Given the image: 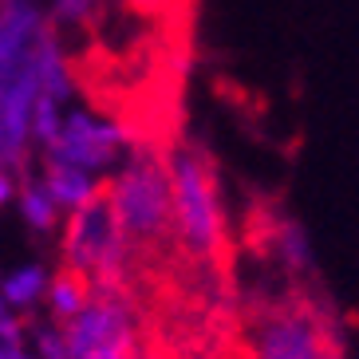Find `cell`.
Instances as JSON below:
<instances>
[{"instance_id": "1", "label": "cell", "mask_w": 359, "mask_h": 359, "mask_svg": "<svg viewBox=\"0 0 359 359\" xmlns=\"http://www.w3.org/2000/svg\"><path fill=\"white\" fill-rule=\"evenodd\" d=\"M166 178H170L174 257L198 264L205 273H222L233 253V229H229L222 178H217L213 158L190 138H170Z\"/></svg>"}, {"instance_id": "2", "label": "cell", "mask_w": 359, "mask_h": 359, "mask_svg": "<svg viewBox=\"0 0 359 359\" xmlns=\"http://www.w3.org/2000/svg\"><path fill=\"white\" fill-rule=\"evenodd\" d=\"M103 198L115 213V225L135 249L138 269H147V261L158 257H174L166 142H135L115 174L103 182Z\"/></svg>"}, {"instance_id": "3", "label": "cell", "mask_w": 359, "mask_h": 359, "mask_svg": "<svg viewBox=\"0 0 359 359\" xmlns=\"http://www.w3.org/2000/svg\"><path fill=\"white\" fill-rule=\"evenodd\" d=\"M32 339L36 359H130L142 339H138V308L135 292H91L87 304L64 324H32L24 327Z\"/></svg>"}, {"instance_id": "4", "label": "cell", "mask_w": 359, "mask_h": 359, "mask_svg": "<svg viewBox=\"0 0 359 359\" xmlns=\"http://www.w3.org/2000/svg\"><path fill=\"white\" fill-rule=\"evenodd\" d=\"M60 269L79 276L91 292H103V288L135 292V276L142 269H138L130 241L115 225V213L107 205L103 190L87 205L64 213V222H60Z\"/></svg>"}, {"instance_id": "5", "label": "cell", "mask_w": 359, "mask_h": 359, "mask_svg": "<svg viewBox=\"0 0 359 359\" xmlns=\"http://www.w3.org/2000/svg\"><path fill=\"white\" fill-rule=\"evenodd\" d=\"M138 135L123 123L118 115L103 111V107L87 103V99H72L60 111L55 127L36 150V162L43 166H67L83 170L91 178L107 182L115 174V166L130 154Z\"/></svg>"}, {"instance_id": "6", "label": "cell", "mask_w": 359, "mask_h": 359, "mask_svg": "<svg viewBox=\"0 0 359 359\" xmlns=\"http://www.w3.org/2000/svg\"><path fill=\"white\" fill-rule=\"evenodd\" d=\"M336 348V324L308 296L264 300L245 320V359H324Z\"/></svg>"}, {"instance_id": "7", "label": "cell", "mask_w": 359, "mask_h": 359, "mask_svg": "<svg viewBox=\"0 0 359 359\" xmlns=\"http://www.w3.org/2000/svg\"><path fill=\"white\" fill-rule=\"evenodd\" d=\"M123 8L142 20L147 28H154L158 36L174 43H190L194 36V16H198V0H118Z\"/></svg>"}, {"instance_id": "8", "label": "cell", "mask_w": 359, "mask_h": 359, "mask_svg": "<svg viewBox=\"0 0 359 359\" xmlns=\"http://www.w3.org/2000/svg\"><path fill=\"white\" fill-rule=\"evenodd\" d=\"M48 280H52V269L40 261L32 264H16L12 273L0 276V308H8L12 316H28L43 304V292H48Z\"/></svg>"}, {"instance_id": "9", "label": "cell", "mask_w": 359, "mask_h": 359, "mask_svg": "<svg viewBox=\"0 0 359 359\" xmlns=\"http://www.w3.org/2000/svg\"><path fill=\"white\" fill-rule=\"evenodd\" d=\"M12 201H16V210H20L24 225H28L32 233H60L64 210L52 201V194L43 190V182L36 178V174H24Z\"/></svg>"}, {"instance_id": "10", "label": "cell", "mask_w": 359, "mask_h": 359, "mask_svg": "<svg viewBox=\"0 0 359 359\" xmlns=\"http://www.w3.org/2000/svg\"><path fill=\"white\" fill-rule=\"evenodd\" d=\"M87 296H91V288H87L79 276L55 269L52 280H48V292H43V308H48V316H43V320H52V324L72 320L75 312L87 304Z\"/></svg>"}, {"instance_id": "11", "label": "cell", "mask_w": 359, "mask_h": 359, "mask_svg": "<svg viewBox=\"0 0 359 359\" xmlns=\"http://www.w3.org/2000/svg\"><path fill=\"white\" fill-rule=\"evenodd\" d=\"M16 186H20V178H12L8 170H0V210L16 198Z\"/></svg>"}, {"instance_id": "12", "label": "cell", "mask_w": 359, "mask_h": 359, "mask_svg": "<svg viewBox=\"0 0 359 359\" xmlns=\"http://www.w3.org/2000/svg\"><path fill=\"white\" fill-rule=\"evenodd\" d=\"M324 359H348V355H344V351H339V348H336V351H327V355H324Z\"/></svg>"}, {"instance_id": "13", "label": "cell", "mask_w": 359, "mask_h": 359, "mask_svg": "<svg viewBox=\"0 0 359 359\" xmlns=\"http://www.w3.org/2000/svg\"><path fill=\"white\" fill-rule=\"evenodd\" d=\"M130 359H150V351H147V348H138V351H135V355H130Z\"/></svg>"}]
</instances>
